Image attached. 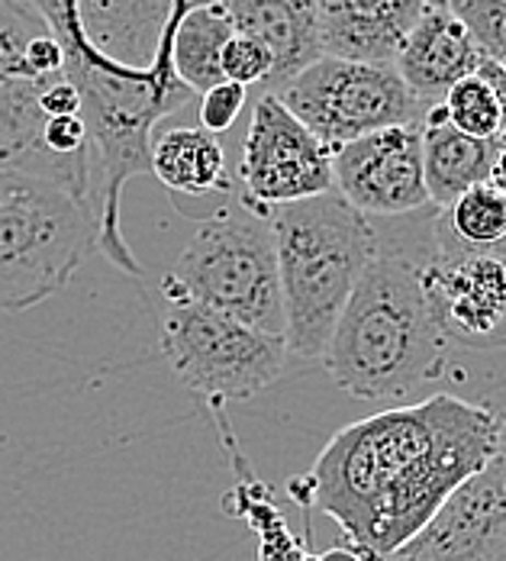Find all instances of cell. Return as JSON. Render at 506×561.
I'll return each instance as SVG.
<instances>
[{"instance_id": "3", "label": "cell", "mask_w": 506, "mask_h": 561, "mask_svg": "<svg viewBox=\"0 0 506 561\" xmlns=\"http://www.w3.org/2000/svg\"><path fill=\"white\" fill-rule=\"evenodd\" d=\"M449 352L419 265L381 242L320 362L348 397L381 403L442 381L451 368Z\"/></svg>"}, {"instance_id": "7", "label": "cell", "mask_w": 506, "mask_h": 561, "mask_svg": "<svg viewBox=\"0 0 506 561\" xmlns=\"http://www.w3.org/2000/svg\"><path fill=\"white\" fill-rule=\"evenodd\" d=\"M61 78L65 53L46 16L30 0H0V169L36 174L78 197L68 174L43 149L46 113L39 98Z\"/></svg>"}, {"instance_id": "17", "label": "cell", "mask_w": 506, "mask_h": 561, "mask_svg": "<svg viewBox=\"0 0 506 561\" xmlns=\"http://www.w3.org/2000/svg\"><path fill=\"white\" fill-rule=\"evenodd\" d=\"M152 174L171 191V197H226L229 174L226 152L217 136L200 126H174L152 136Z\"/></svg>"}, {"instance_id": "26", "label": "cell", "mask_w": 506, "mask_h": 561, "mask_svg": "<svg viewBox=\"0 0 506 561\" xmlns=\"http://www.w3.org/2000/svg\"><path fill=\"white\" fill-rule=\"evenodd\" d=\"M487 184H491L497 194H504L506 197V142H497V152H494V162H491Z\"/></svg>"}, {"instance_id": "4", "label": "cell", "mask_w": 506, "mask_h": 561, "mask_svg": "<svg viewBox=\"0 0 506 561\" xmlns=\"http://www.w3.org/2000/svg\"><path fill=\"white\" fill-rule=\"evenodd\" d=\"M268 226L281 280L287 355L320 362L355 284L381 249V236L336 191L275 207Z\"/></svg>"}, {"instance_id": "23", "label": "cell", "mask_w": 506, "mask_h": 561, "mask_svg": "<svg viewBox=\"0 0 506 561\" xmlns=\"http://www.w3.org/2000/svg\"><path fill=\"white\" fill-rule=\"evenodd\" d=\"M220 71H223V81L242 84V88L265 84L272 75V56L262 43L232 33L220 56Z\"/></svg>"}, {"instance_id": "15", "label": "cell", "mask_w": 506, "mask_h": 561, "mask_svg": "<svg viewBox=\"0 0 506 561\" xmlns=\"http://www.w3.org/2000/svg\"><path fill=\"white\" fill-rule=\"evenodd\" d=\"M481 49L458 13L451 10H429L419 16L413 33L406 36L403 49L394 61L400 81L410 88L416 101L426 107L442 101L451 84H458L468 75H478Z\"/></svg>"}, {"instance_id": "8", "label": "cell", "mask_w": 506, "mask_h": 561, "mask_svg": "<svg viewBox=\"0 0 506 561\" xmlns=\"http://www.w3.org/2000/svg\"><path fill=\"white\" fill-rule=\"evenodd\" d=\"M162 355L174 378L214 400H252L284 375V336L262 333L191 300H171L162 317Z\"/></svg>"}, {"instance_id": "2", "label": "cell", "mask_w": 506, "mask_h": 561, "mask_svg": "<svg viewBox=\"0 0 506 561\" xmlns=\"http://www.w3.org/2000/svg\"><path fill=\"white\" fill-rule=\"evenodd\" d=\"M501 436V410L451 393L391 407L326 443L307 478L313 504L358 559L388 561L487 468Z\"/></svg>"}, {"instance_id": "6", "label": "cell", "mask_w": 506, "mask_h": 561, "mask_svg": "<svg viewBox=\"0 0 506 561\" xmlns=\"http://www.w3.org/2000/svg\"><path fill=\"white\" fill-rule=\"evenodd\" d=\"M165 300H191L262 333L284 336L281 280L268 217L242 207L207 217L162 278Z\"/></svg>"}, {"instance_id": "13", "label": "cell", "mask_w": 506, "mask_h": 561, "mask_svg": "<svg viewBox=\"0 0 506 561\" xmlns=\"http://www.w3.org/2000/svg\"><path fill=\"white\" fill-rule=\"evenodd\" d=\"M388 561H506V413L501 449Z\"/></svg>"}, {"instance_id": "28", "label": "cell", "mask_w": 506, "mask_h": 561, "mask_svg": "<svg viewBox=\"0 0 506 561\" xmlns=\"http://www.w3.org/2000/svg\"><path fill=\"white\" fill-rule=\"evenodd\" d=\"M494 252H497V255H504V259H506V239L501 242V245H497V249H494Z\"/></svg>"}, {"instance_id": "18", "label": "cell", "mask_w": 506, "mask_h": 561, "mask_svg": "<svg viewBox=\"0 0 506 561\" xmlns=\"http://www.w3.org/2000/svg\"><path fill=\"white\" fill-rule=\"evenodd\" d=\"M497 142L464 136L446 123L423 126V184L429 204L439 210L451 207L464 191L487 184Z\"/></svg>"}, {"instance_id": "19", "label": "cell", "mask_w": 506, "mask_h": 561, "mask_svg": "<svg viewBox=\"0 0 506 561\" xmlns=\"http://www.w3.org/2000/svg\"><path fill=\"white\" fill-rule=\"evenodd\" d=\"M229 36L232 23L220 0H200L181 16L171 43V68L191 94H207L223 84L220 56Z\"/></svg>"}, {"instance_id": "5", "label": "cell", "mask_w": 506, "mask_h": 561, "mask_svg": "<svg viewBox=\"0 0 506 561\" xmlns=\"http://www.w3.org/2000/svg\"><path fill=\"white\" fill-rule=\"evenodd\" d=\"M97 252L91 204L36 174L0 169V310H30Z\"/></svg>"}, {"instance_id": "21", "label": "cell", "mask_w": 506, "mask_h": 561, "mask_svg": "<svg viewBox=\"0 0 506 561\" xmlns=\"http://www.w3.org/2000/svg\"><path fill=\"white\" fill-rule=\"evenodd\" d=\"M442 107L449 113V123L474 139H491L497 142L501 136V111L494 101V91L481 75H468L458 84H451L442 98Z\"/></svg>"}, {"instance_id": "16", "label": "cell", "mask_w": 506, "mask_h": 561, "mask_svg": "<svg viewBox=\"0 0 506 561\" xmlns=\"http://www.w3.org/2000/svg\"><path fill=\"white\" fill-rule=\"evenodd\" d=\"M232 33L262 43L272 56L268 94L320 58V0H220Z\"/></svg>"}, {"instance_id": "14", "label": "cell", "mask_w": 506, "mask_h": 561, "mask_svg": "<svg viewBox=\"0 0 506 561\" xmlns=\"http://www.w3.org/2000/svg\"><path fill=\"white\" fill-rule=\"evenodd\" d=\"M423 0H320V56L394 65Z\"/></svg>"}, {"instance_id": "1", "label": "cell", "mask_w": 506, "mask_h": 561, "mask_svg": "<svg viewBox=\"0 0 506 561\" xmlns=\"http://www.w3.org/2000/svg\"><path fill=\"white\" fill-rule=\"evenodd\" d=\"M65 53V78L81 98L91 139V210L97 252L126 275H142L119 226L123 184L152 174L156 126L194 94L174 78L171 43L200 0H30Z\"/></svg>"}, {"instance_id": "10", "label": "cell", "mask_w": 506, "mask_h": 561, "mask_svg": "<svg viewBox=\"0 0 506 561\" xmlns=\"http://www.w3.org/2000/svg\"><path fill=\"white\" fill-rule=\"evenodd\" d=\"M239 181L242 207L268 217L275 207L336 191L333 152L275 94H265L242 142Z\"/></svg>"}, {"instance_id": "22", "label": "cell", "mask_w": 506, "mask_h": 561, "mask_svg": "<svg viewBox=\"0 0 506 561\" xmlns=\"http://www.w3.org/2000/svg\"><path fill=\"white\" fill-rule=\"evenodd\" d=\"M449 10L461 16L481 56L506 71V0H449Z\"/></svg>"}, {"instance_id": "24", "label": "cell", "mask_w": 506, "mask_h": 561, "mask_svg": "<svg viewBox=\"0 0 506 561\" xmlns=\"http://www.w3.org/2000/svg\"><path fill=\"white\" fill-rule=\"evenodd\" d=\"M245 94H249V88L232 84V81H223V84L210 88L207 94H200V129H207L210 136L226 133L245 107Z\"/></svg>"}, {"instance_id": "20", "label": "cell", "mask_w": 506, "mask_h": 561, "mask_svg": "<svg viewBox=\"0 0 506 561\" xmlns=\"http://www.w3.org/2000/svg\"><path fill=\"white\" fill-rule=\"evenodd\" d=\"M506 239V197L491 184L464 191L436 217V245L464 252H494Z\"/></svg>"}, {"instance_id": "12", "label": "cell", "mask_w": 506, "mask_h": 561, "mask_svg": "<svg viewBox=\"0 0 506 561\" xmlns=\"http://www.w3.org/2000/svg\"><path fill=\"white\" fill-rule=\"evenodd\" d=\"M336 194L365 217H403L429 204L423 184V126H388L333 152Z\"/></svg>"}, {"instance_id": "9", "label": "cell", "mask_w": 506, "mask_h": 561, "mask_svg": "<svg viewBox=\"0 0 506 561\" xmlns=\"http://www.w3.org/2000/svg\"><path fill=\"white\" fill-rule=\"evenodd\" d=\"M330 152L388 129L419 123L426 104L410 94L394 65H365L345 58L320 56L275 91Z\"/></svg>"}, {"instance_id": "25", "label": "cell", "mask_w": 506, "mask_h": 561, "mask_svg": "<svg viewBox=\"0 0 506 561\" xmlns=\"http://www.w3.org/2000/svg\"><path fill=\"white\" fill-rule=\"evenodd\" d=\"M478 75L494 91V101H497V111H501V136H497V142H506V71L501 65H494V61L484 58L481 68H478Z\"/></svg>"}, {"instance_id": "11", "label": "cell", "mask_w": 506, "mask_h": 561, "mask_svg": "<svg viewBox=\"0 0 506 561\" xmlns=\"http://www.w3.org/2000/svg\"><path fill=\"white\" fill-rule=\"evenodd\" d=\"M423 287L449 345L501 348L506 342V259L436 245L419 265Z\"/></svg>"}, {"instance_id": "27", "label": "cell", "mask_w": 506, "mask_h": 561, "mask_svg": "<svg viewBox=\"0 0 506 561\" xmlns=\"http://www.w3.org/2000/svg\"><path fill=\"white\" fill-rule=\"evenodd\" d=\"M429 10H449V0H423Z\"/></svg>"}]
</instances>
